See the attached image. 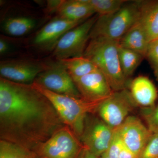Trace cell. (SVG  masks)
I'll return each mask as SVG.
<instances>
[{"instance_id": "5bb4252c", "label": "cell", "mask_w": 158, "mask_h": 158, "mask_svg": "<svg viewBox=\"0 0 158 158\" xmlns=\"http://www.w3.org/2000/svg\"><path fill=\"white\" fill-rule=\"evenodd\" d=\"M128 90L137 106L144 108L155 106L158 92L153 83L147 77L140 76L131 81Z\"/></svg>"}, {"instance_id": "f1b7e54d", "label": "cell", "mask_w": 158, "mask_h": 158, "mask_svg": "<svg viewBox=\"0 0 158 158\" xmlns=\"http://www.w3.org/2000/svg\"><path fill=\"white\" fill-rule=\"evenodd\" d=\"M9 49V44L6 40L1 38L0 40V54L1 55L6 53Z\"/></svg>"}, {"instance_id": "6da1fadb", "label": "cell", "mask_w": 158, "mask_h": 158, "mask_svg": "<svg viewBox=\"0 0 158 158\" xmlns=\"http://www.w3.org/2000/svg\"><path fill=\"white\" fill-rule=\"evenodd\" d=\"M67 126L52 103L31 85L0 79V138L35 152Z\"/></svg>"}, {"instance_id": "7a4b0ae2", "label": "cell", "mask_w": 158, "mask_h": 158, "mask_svg": "<svg viewBox=\"0 0 158 158\" xmlns=\"http://www.w3.org/2000/svg\"><path fill=\"white\" fill-rule=\"evenodd\" d=\"M83 56L97 66L113 91L128 89L131 81L125 77L121 69L118 41L103 37L91 38Z\"/></svg>"}, {"instance_id": "484cf974", "label": "cell", "mask_w": 158, "mask_h": 158, "mask_svg": "<svg viewBox=\"0 0 158 158\" xmlns=\"http://www.w3.org/2000/svg\"><path fill=\"white\" fill-rule=\"evenodd\" d=\"M123 145L117 130L115 129L113 137L106 153L110 158H118Z\"/></svg>"}, {"instance_id": "f546056e", "label": "cell", "mask_w": 158, "mask_h": 158, "mask_svg": "<svg viewBox=\"0 0 158 158\" xmlns=\"http://www.w3.org/2000/svg\"><path fill=\"white\" fill-rule=\"evenodd\" d=\"M100 158H110L108 156L107 154L106 153V152L104 153L100 157Z\"/></svg>"}, {"instance_id": "d4e9b609", "label": "cell", "mask_w": 158, "mask_h": 158, "mask_svg": "<svg viewBox=\"0 0 158 158\" xmlns=\"http://www.w3.org/2000/svg\"><path fill=\"white\" fill-rule=\"evenodd\" d=\"M139 158H158V134H153Z\"/></svg>"}, {"instance_id": "83f0119b", "label": "cell", "mask_w": 158, "mask_h": 158, "mask_svg": "<svg viewBox=\"0 0 158 158\" xmlns=\"http://www.w3.org/2000/svg\"><path fill=\"white\" fill-rule=\"evenodd\" d=\"M78 158H100L97 156H95L90 151L88 150L87 148H84L82 149Z\"/></svg>"}, {"instance_id": "cb8c5ba5", "label": "cell", "mask_w": 158, "mask_h": 158, "mask_svg": "<svg viewBox=\"0 0 158 158\" xmlns=\"http://www.w3.org/2000/svg\"><path fill=\"white\" fill-rule=\"evenodd\" d=\"M153 71L156 80L158 81V43H150L146 57Z\"/></svg>"}, {"instance_id": "8fae6325", "label": "cell", "mask_w": 158, "mask_h": 158, "mask_svg": "<svg viewBox=\"0 0 158 158\" xmlns=\"http://www.w3.org/2000/svg\"><path fill=\"white\" fill-rule=\"evenodd\" d=\"M48 65L23 60L2 61L0 64V74L1 77L11 81L31 85Z\"/></svg>"}, {"instance_id": "ac0fdd59", "label": "cell", "mask_w": 158, "mask_h": 158, "mask_svg": "<svg viewBox=\"0 0 158 158\" xmlns=\"http://www.w3.org/2000/svg\"><path fill=\"white\" fill-rule=\"evenodd\" d=\"M59 61L65 66L73 81L99 69L90 59L83 56Z\"/></svg>"}, {"instance_id": "9a60e30c", "label": "cell", "mask_w": 158, "mask_h": 158, "mask_svg": "<svg viewBox=\"0 0 158 158\" xmlns=\"http://www.w3.org/2000/svg\"><path fill=\"white\" fill-rule=\"evenodd\" d=\"M138 22L149 42L156 40L158 37V0H141Z\"/></svg>"}, {"instance_id": "ba28073f", "label": "cell", "mask_w": 158, "mask_h": 158, "mask_svg": "<svg viewBox=\"0 0 158 158\" xmlns=\"http://www.w3.org/2000/svg\"><path fill=\"white\" fill-rule=\"evenodd\" d=\"M93 113L88 114L79 140L84 148L100 157L107 150L114 129Z\"/></svg>"}, {"instance_id": "ffe728a7", "label": "cell", "mask_w": 158, "mask_h": 158, "mask_svg": "<svg viewBox=\"0 0 158 158\" xmlns=\"http://www.w3.org/2000/svg\"><path fill=\"white\" fill-rule=\"evenodd\" d=\"M118 56L123 73L125 77L129 80L145 58L141 54L122 47L119 44Z\"/></svg>"}, {"instance_id": "4316f807", "label": "cell", "mask_w": 158, "mask_h": 158, "mask_svg": "<svg viewBox=\"0 0 158 158\" xmlns=\"http://www.w3.org/2000/svg\"><path fill=\"white\" fill-rule=\"evenodd\" d=\"M118 158H139V157L131 151L126 147L123 144L118 156Z\"/></svg>"}, {"instance_id": "9c48e42d", "label": "cell", "mask_w": 158, "mask_h": 158, "mask_svg": "<svg viewBox=\"0 0 158 158\" xmlns=\"http://www.w3.org/2000/svg\"><path fill=\"white\" fill-rule=\"evenodd\" d=\"M34 82L54 93L82 98L68 71L59 60L57 63L49 65Z\"/></svg>"}, {"instance_id": "603a6c76", "label": "cell", "mask_w": 158, "mask_h": 158, "mask_svg": "<svg viewBox=\"0 0 158 158\" xmlns=\"http://www.w3.org/2000/svg\"><path fill=\"white\" fill-rule=\"evenodd\" d=\"M142 115L150 131L152 134H158V104L152 107L144 108Z\"/></svg>"}, {"instance_id": "52a82bcc", "label": "cell", "mask_w": 158, "mask_h": 158, "mask_svg": "<svg viewBox=\"0 0 158 158\" xmlns=\"http://www.w3.org/2000/svg\"><path fill=\"white\" fill-rule=\"evenodd\" d=\"M84 148L68 126L53 135L35 152L38 158H78Z\"/></svg>"}, {"instance_id": "4fadbf2b", "label": "cell", "mask_w": 158, "mask_h": 158, "mask_svg": "<svg viewBox=\"0 0 158 158\" xmlns=\"http://www.w3.org/2000/svg\"><path fill=\"white\" fill-rule=\"evenodd\" d=\"M73 81L82 98L87 101H102L113 92L99 69Z\"/></svg>"}, {"instance_id": "7402d4cb", "label": "cell", "mask_w": 158, "mask_h": 158, "mask_svg": "<svg viewBox=\"0 0 158 158\" xmlns=\"http://www.w3.org/2000/svg\"><path fill=\"white\" fill-rule=\"evenodd\" d=\"M95 13L99 16L108 15L117 11L127 0H87Z\"/></svg>"}, {"instance_id": "30bf717a", "label": "cell", "mask_w": 158, "mask_h": 158, "mask_svg": "<svg viewBox=\"0 0 158 158\" xmlns=\"http://www.w3.org/2000/svg\"><path fill=\"white\" fill-rule=\"evenodd\" d=\"M125 146L139 157L152 133L137 116H129L116 128Z\"/></svg>"}, {"instance_id": "5b68a950", "label": "cell", "mask_w": 158, "mask_h": 158, "mask_svg": "<svg viewBox=\"0 0 158 158\" xmlns=\"http://www.w3.org/2000/svg\"><path fill=\"white\" fill-rule=\"evenodd\" d=\"M99 15H94L73 28L59 40L53 51V55L58 60L82 56L90 40L91 29Z\"/></svg>"}, {"instance_id": "7c38bea8", "label": "cell", "mask_w": 158, "mask_h": 158, "mask_svg": "<svg viewBox=\"0 0 158 158\" xmlns=\"http://www.w3.org/2000/svg\"><path fill=\"white\" fill-rule=\"evenodd\" d=\"M84 22L70 20L59 16L55 18L37 33L33 40V44L41 50L53 51L67 31Z\"/></svg>"}, {"instance_id": "4dcf8cb0", "label": "cell", "mask_w": 158, "mask_h": 158, "mask_svg": "<svg viewBox=\"0 0 158 158\" xmlns=\"http://www.w3.org/2000/svg\"><path fill=\"white\" fill-rule=\"evenodd\" d=\"M155 41H156L158 43V37H157V38L156 40H155Z\"/></svg>"}, {"instance_id": "3957f363", "label": "cell", "mask_w": 158, "mask_h": 158, "mask_svg": "<svg viewBox=\"0 0 158 158\" xmlns=\"http://www.w3.org/2000/svg\"><path fill=\"white\" fill-rule=\"evenodd\" d=\"M32 85L48 99L65 125L78 139L84 131L86 117L96 112L102 102H89L82 98L54 93L35 82Z\"/></svg>"}, {"instance_id": "e0dca14e", "label": "cell", "mask_w": 158, "mask_h": 158, "mask_svg": "<svg viewBox=\"0 0 158 158\" xmlns=\"http://www.w3.org/2000/svg\"><path fill=\"white\" fill-rule=\"evenodd\" d=\"M149 44L145 31L138 22L118 41L120 46L135 51L145 58Z\"/></svg>"}, {"instance_id": "2e32d148", "label": "cell", "mask_w": 158, "mask_h": 158, "mask_svg": "<svg viewBox=\"0 0 158 158\" xmlns=\"http://www.w3.org/2000/svg\"><path fill=\"white\" fill-rule=\"evenodd\" d=\"M56 11L59 17L75 21H85L95 14L87 0L61 1Z\"/></svg>"}, {"instance_id": "44dd1931", "label": "cell", "mask_w": 158, "mask_h": 158, "mask_svg": "<svg viewBox=\"0 0 158 158\" xmlns=\"http://www.w3.org/2000/svg\"><path fill=\"white\" fill-rule=\"evenodd\" d=\"M0 158H38L36 153L15 143L0 140Z\"/></svg>"}, {"instance_id": "d6986e66", "label": "cell", "mask_w": 158, "mask_h": 158, "mask_svg": "<svg viewBox=\"0 0 158 158\" xmlns=\"http://www.w3.org/2000/svg\"><path fill=\"white\" fill-rule=\"evenodd\" d=\"M37 21L31 17H10L5 19L2 23V29L8 35L19 37L28 34L34 28Z\"/></svg>"}, {"instance_id": "277c9868", "label": "cell", "mask_w": 158, "mask_h": 158, "mask_svg": "<svg viewBox=\"0 0 158 158\" xmlns=\"http://www.w3.org/2000/svg\"><path fill=\"white\" fill-rule=\"evenodd\" d=\"M140 4L141 0L127 1L117 11L108 15L98 16L90 31V39L103 37L118 42L138 22Z\"/></svg>"}, {"instance_id": "8992f818", "label": "cell", "mask_w": 158, "mask_h": 158, "mask_svg": "<svg viewBox=\"0 0 158 158\" xmlns=\"http://www.w3.org/2000/svg\"><path fill=\"white\" fill-rule=\"evenodd\" d=\"M137 105L128 89L113 91L101 102L96 112L100 118L113 129L118 127Z\"/></svg>"}]
</instances>
